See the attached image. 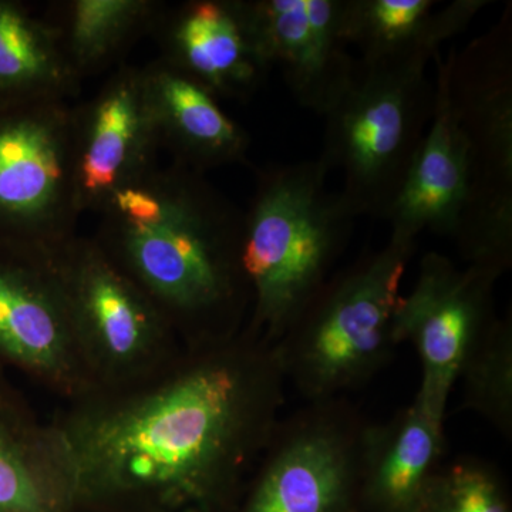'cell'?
<instances>
[{
    "label": "cell",
    "instance_id": "cell-15",
    "mask_svg": "<svg viewBox=\"0 0 512 512\" xmlns=\"http://www.w3.org/2000/svg\"><path fill=\"white\" fill-rule=\"evenodd\" d=\"M470 183L466 137L437 76L430 126L386 220L392 228L390 238L417 242L427 229L453 239L466 208Z\"/></svg>",
    "mask_w": 512,
    "mask_h": 512
},
{
    "label": "cell",
    "instance_id": "cell-6",
    "mask_svg": "<svg viewBox=\"0 0 512 512\" xmlns=\"http://www.w3.org/2000/svg\"><path fill=\"white\" fill-rule=\"evenodd\" d=\"M430 59L357 60L348 89L325 116L323 167L339 171L356 217L387 220L434 111Z\"/></svg>",
    "mask_w": 512,
    "mask_h": 512
},
{
    "label": "cell",
    "instance_id": "cell-7",
    "mask_svg": "<svg viewBox=\"0 0 512 512\" xmlns=\"http://www.w3.org/2000/svg\"><path fill=\"white\" fill-rule=\"evenodd\" d=\"M56 259L94 390L153 375L180 355L163 312L97 239L74 235Z\"/></svg>",
    "mask_w": 512,
    "mask_h": 512
},
{
    "label": "cell",
    "instance_id": "cell-16",
    "mask_svg": "<svg viewBox=\"0 0 512 512\" xmlns=\"http://www.w3.org/2000/svg\"><path fill=\"white\" fill-rule=\"evenodd\" d=\"M444 450V421L416 399L390 419L367 423L360 481L363 512H417Z\"/></svg>",
    "mask_w": 512,
    "mask_h": 512
},
{
    "label": "cell",
    "instance_id": "cell-21",
    "mask_svg": "<svg viewBox=\"0 0 512 512\" xmlns=\"http://www.w3.org/2000/svg\"><path fill=\"white\" fill-rule=\"evenodd\" d=\"M147 0H73L64 6V49L73 69L82 77L110 62L153 16Z\"/></svg>",
    "mask_w": 512,
    "mask_h": 512
},
{
    "label": "cell",
    "instance_id": "cell-4",
    "mask_svg": "<svg viewBox=\"0 0 512 512\" xmlns=\"http://www.w3.org/2000/svg\"><path fill=\"white\" fill-rule=\"evenodd\" d=\"M417 242L389 238L333 272L274 348L305 403L343 397L392 363L393 315Z\"/></svg>",
    "mask_w": 512,
    "mask_h": 512
},
{
    "label": "cell",
    "instance_id": "cell-3",
    "mask_svg": "<svg viewBox=\"0 0 512 512\" xmlns=\"http://www.w3.org/2000/svg\"><path fill=\"white\" fill-rule=\"evenodd\" d=\"M316 160L268 165L256 174L244 214L241 259L251 288L245 330L275 345L333 274L349 247L355 212L329 190Z\"/></svg>",
    "mask_w": 512,
    "mask_h": 512
},
{
    "label": "cell",
    "instance_id": "cell-11",
    "mask_svg": "<svg viewBox=\"0 0 512 512\" xmlns=\"http://www.w3.org/2000/svg\"><path fill=\"white\" fill-rule=\"evenodd\" d=\"M501 276L480 266L460 268L448 256H421L412 291L400 296L393 315L397 346L410 343L421 366L414 399L441 421L471 349L498 318L495 285Z\"/></svg>",
    "mask_w": 512,
    "mask_h": 512
},
{
    "label": "cell",
    "instance_id": "cell-5",
    "mask_svg": "<svg viewBox=\"0 0 512 512\" xmlns=\"http://www.w3.org/2000/svg\"><path fill=\"white\" fill-rule=\"evenodd\" d=\"M433 60L470 158V191L453 241L467 265L503 276L512 268L511 3L483 35Z\"/></svg>",
    "mask_w": 512,
    "mask_h": 512
},
{
    "label": "cell",
    "instance_id": "cell-17",
    "mask_svg": "<svg viewBox=\"0 0 512 512\" xmlns=\"http://www.w3.org/2000/svg\"><path fill=\"white\" fill-rule=\"evenodd\" d=\"M73 481L59 437L0 370V512H66Z\"/></svg>",
    "mask_w": 512,
    "mask_h": 512
},
{
    "label": "cell",
    "instance_id": "cell-1",
    "mask_svg": "<svg viewBox=\"0 0 512 512\" xmlns=\"http://www.w3.org/2000/svg\"><path fill=\"white\" fill-rule=\"evenodd\" d=\"M274 345L242 330L184 348L153 375L67 402L53 417L74 505L137 501L161 512L238 505L282 419Z\"/></svg>",
    "mask_w": 512,
    "mask_h": 512
},
{
    "label": "cell",
    "instance_id": "cell-10",
    "mask_svg": "<svg viewBox=\"0 0 512 512\" xmlns=\"http://www.w3.org/2000/svg\"><path fill=\"white\" fill-rule=\"evenodd\" d=\"M59 248V247H57ZM0 241V370L72 402L94 390L56 249Z\"/></svg>",
    "mask_w": 512,
    "mask_h": 512
},
{
    "label": "cell",
    "instance_id": "cell-2",
    "mask_svg": "<svg viewBox=\"0 0 512 512\" xmlns=\"http://www.w3.org/2000/svg\"><path fill=\"white\" fill-rule=\"evenodd\" d=\"M97 239L156 303L185 348L234 338L251 288L241 259L244 214L201 173L150 165L99 208Z\"/></svg>",
    "mask_w": 512,
    "mask_h": 512
},
{
    "label": "cell",
    "instance_id": "cell-22",
    "mask_svg": "<svg viewBox=\"0 0 512 512\" xmlns=\"http://www.w3.org/2000/svg\"><path fill=\"white\" fill-rule=\"evenodd\" d=\"M461 409L512 439V313L495 319L461 367Z\"/></svg>",
    "mask_w": 512,
    "mask_h": 512
},
{
    "label": "cell",
    "instance_id": "cell-23",
    "mask_svg": "<svg viewBox=\"0 0 512 512\" xmlns=\"http://www.w3.org/2000/svg\"><path fill=\"white\" fill-rule=\"evenodd\" d=\"M417 512H512L498 468L476 456L441 463L421 495Z\"/></svg>",
    "mask_w": 512,
    "mask_h": 512
},
{
    "label": "cell",
    "instance_id": "cell-20",
    "mask_svg": "<svg viewBox=\"0 0 512 512\" xmlns=\"http://www.w3.org/2000/svg\"><path fill=\"white\" fill-rule=\"evenodd\" d=\"M79 79L56 23L0 0V104L66 100Z\"/></svg>",
    "mask_w": 512,
    "mask_h": 512
},
{
    "label": "cell",
    "instance_id": "cell-12",
    "mask_svg": "<svg viewBox=\"0 0 512 512\" xmlns=\"http://www.w3.org/2000/svg\"><path fill=\"white\" fill-rule=\"evenodd\" d=\"M241 6L266 66L281 70L302 109L325 117L357 62L340 36V0H241Z\"/></svg>",
    "mask_w": 512,
    "mask_h": 512
},
{
    "label": "cell",
    "instance_id": "cell-19",
    "mask_svg": "<svg viewBox=\"0 0 512 512\" xmlns=\"http://www.w3.org/2000/svg\"><path fill=\"white\" fill-rule=\"evenodd\" d=\"M144 74L160 143L178 164L201 173L247 161L248 133L214 94L164 60Z\"/></svg>",
    "mask_w": 512,
    "mask_h": 512
},
{
    "label": "cell",
    "instance_id": "cell-13",
    "mask_svg": "<svg viewBox=\"0 0 512 512\" xmlns=\"http://www.w3.org/2000/svg\"><path fill=\"white\" fill-rule=\"evenodd\" d=\"M158 144L144 69H121L76 110L74 184L80 212L99 210L111 192L153 165Z\"/></svg>",
    "mask_w": 512,
    "mask_h": 512
},
{
    "label": "cell",
    "instance_id": "cell-8",
    "mask_svg": "<svg viewBox=\"0 0 512 512\" xmlns=\"http://www.w3.org/2000/svg\"><path fill=\"white\" fill-rule=\"evenodd\" d=\"M369 421L345 397L282 417L238 512H363V434Z\"/></svg>",
    "mask_w": 512,
    "mask_h": 512
},
{
    "label": "cell",
    "instance_id": "cell-14",
    "mask_svg": "<svg viewBox=\"0 0 512 512\" xmlns=\"http://www.w3.org/2000/svg\"><path fill=\"white\" fill-rule=\"evenodd\" d=\"M165 60L218 100L254 96L272 72L249 33L241 0H192L165 26Z\"/></svg>",
    "mask_w": 512,
    "mask_h": 512
},
{
    "label": "cell",
    "instance_id": "cell-9",
    "mask_svg": "<svg viewBox=\"0 0 512 512\" xmlns=\"http://www.w3.org/2000/svg\"><path fill=\"white\" fill-rule=\"evenodd\" d=\"M74 163L66 100L0 104V241L57 248L74 237Z\"/></svg>",
    "mask_w": 512,
    "mask_h": 512
},
{
    "label": "cell",
    "instance_id": "cell-18",
    "mask_svg": "<svg viewBox=\"0 0 512 512\" xmlns=\"http://www.w3.org/2000/svg\"><path fill=\"white\" fill-rule=\"evenodd\" d=\"M490 0H340L339 30L365 62L433 60L440 47L464 32Z\"/></svg>",
    "mask_w": 512,
    "mask_h": 512
}]
</instances>
